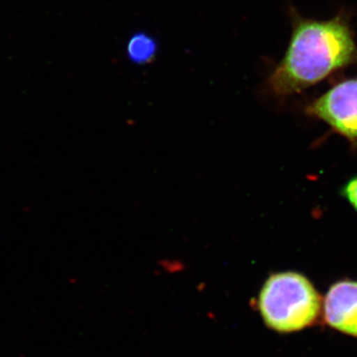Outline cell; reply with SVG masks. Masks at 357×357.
Here are the masks:
<instances>
[{"mask_svg":"<svg viewBox=\"0 0 357 357\" xmlns=\"http://www.w3.org/2000/svg\"><path fill=\"white\" fill-rule=\"evenodd\" d=\"M356 62V40L344 17L298 18L285 55L267 79L268 88L277 96L294 95Z\"/></svg>","mask_w":357,"mask_h":357,"instance_id":"6da1fadb","label":"cell"},{"mask_svg":"<svg viewBox=\"0 0 357 357\" xmlns=\"http://www.w3.org/2000/svg\"><path fill=\"white\" fill-rule=\"evenodd\" d=\"M263 321L279 333H292L312 325L319 318L321 300L314 285L296 272L272 274L258 298Z\"/></svg>","mask_w":357,"mask_h":357,"instance_id":"7a4b0ae2","label":"cell"},{"mask_svg":"<svg viewBox=\"0 0 357 357\" xmlns=\"http://www.w3.org/2000/svg\"><path fill=\"white\" fill-rule=\"evenodd\" d=\"M307 114L357 144V77L340 82L310 103Z\"/></svg>","mask_w":357,"mask_h":357,"instance_id":"3957f363","label":"cell"},{"mask_svg":"<svg viewBox=\"0 0 357 357\" xmlns=\"http://www.w3.org/2000/svg\"><path fill=\"white\" fill-rule=\"evenodd\" d=\"M324 314L326 323L340 332L357 337V282H337L326 294Z\"/></svg>","mask_w":357,"mask_h":357,"instance_id":"277c9868","label":"cell"},{"mask_svg":"<svg viewBox=\"0 0 357 357\" xmlns=\"http://www.w3.org/2000/svg\"><path fill=\"white\" fill-rule=\"evenodd\" d=\"M156 40L147 34L139 32L134 34L128 43V56L135 64H149L156 57Z\"/></svg>","mask_w":357,"mask_h":357,"instance_id":"5b68a950","label":"cell"},{"mask_svg":"<svg viewBox=\"0 0 357 357\" xmlns=\"http://www.w3.org/2000/svg\"><path fill=\"white\" fill-rule=\"evenodd\" d=\"M342 196L357 211V177L352 178L342 187Z\"/></svg>","mask_w":357,"mask_h":357,"instance_id":"8992f818","label":"cell"}]
</instances>
